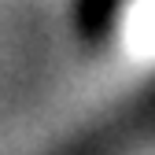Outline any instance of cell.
<instances>
[{"mask_svg": "<svg viewBox=\"0 0 155 155\" xmlns=\"http://www.w3.org/2000/svg\"><path fill=\"white\" fill-rule=\"evenodd\" d=\"M122 45L133 59L155 63V0H129L122 15Z\"/></svg>", "mask_w": 155, "mask_h": 155, "instance_id": "cell-1", "label": "cell"}]
</instances>
